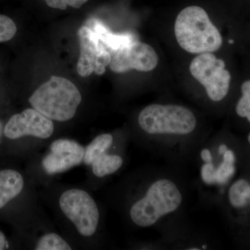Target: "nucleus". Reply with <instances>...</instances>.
I'll use <instances>...</instances> for the list:
<instances>
[{"mask_svg": "<svg viewBox=\"0 0 250 250\" xmlns=\"http://www.w3.org/2000/svg\"><path fill=\"white\" fill-rule=\"evenodd\" d=\"M47 202L62 229L75 245L94 247L103 228L100 205L90 192L77 187H62L52 190Z\"/></svg>", "mask_w": 250, "mask_h": 250, "instance_id": "f257e3e1", "label": "nucleus"}, {"mask_svg": "<svg viewBox=\"0 0 250 250\" xmlns=\"http://www.w3.org/2000/svg\"><path fill=\"white\" fill-rule=\"evenodd\" d=\"M179 45L193 54L213 53L223 45V37L203 8L190 6L180 11L174 22Z\"/></svg>", "mask_w": 250, "mask_h": 250, "instance_id": "f03ea898", "label": "nucleus"}, {"mask_svg": "<svg viewBox=\"0 0 250 250\" xmlns=\"http://www.w3.org/2000/svg\"><path fill=\"white\" fill-rule=\"evenodd\" d=\"M183 201L182 192L173 181H154L141 196L131 202L128 215L131 223L141 228H150L163 217L178 209Z\"/></svg>", "mask_w": 250, "mask_h": 250, "instance_id": "7ed1b4c3", "label": "nucleus"}, {"mask_svg": "<svg viewBox=\"0 0 250 250\" xmlns=\"http://www.w3.org/2000/svg\"><path fill=\"white\" fill-rule=\"evenodd\" d=\"M76 85L67 79L52 76L29 97L31 107L54 122L65 123L73 119L82 103Z\"/></svg>", "mask_w": 250, "mask_h": 250, "instance_id": "20e7f679", "label": "nucleus"}, {"mask_svg": "<svg viewBox=\"0 0 250 250\" xmlns=\"http://www.w3.org/2000/svg\"><path fill=\"white\" fill-rule=\"evenodd\" d=\"M138 123L147 134L185 136L195 129L197 119L192 111L185 106L153 104L141 110Z\"/></svg>", "mask_w": 250, "mask_h": 250, "instance_id": "39448f33", "label": "nucleus"}, {"mask_svg": "<svg viewBox=\"0 0 250 250\" xmlns=\"http://www.w3.org/2000/svg\"><path fill=\"white\" fill-rule=\"evenodd\" d=\"M84 149L78 141L70 139L52 140L44 154L37 157V174L49 178L83 164Z\"/></svg>", "mask_w": 250, "mask_h": 250, "instance_id": "423d86ee", "label": "nucleus"}, {"mask_svg": "<svg viewBox=\"0 0 250 250\" xmlns=\"http://www.w3.org/2000/svg\"><path fill=\"white\" fill-rule=\"evenodd\" d=\"M190 74L205 88L207 96L213 102H220L228 95L231 74L223 59L213 53L198 54L189 66Z\"/></svg>", "mask_w": 250, "mask_h": 250, "instance_id": "0eeeda50", "label": "nucleus"}, {"mask_svg": "<svg viewBox=\"0 0 250 250\" xmlns=\"http://www.w3.org/2000/svg\"><path fill=\"white\" fill-rule=\"evenodd\" d=\"M55 133L54 122L33 108L11 117L4 126V136L11 141L32 139L38 147L47 145Z\"/></svg>", "mask_w": 250, "mask_h": 250, "instance_id": "6e6552de", "label": "nucleus"}, {"mask_svg": "<svg viewBox=\"0 0 250 250\" xmlns=\"http://www.w3.org/2000/svg\"><path fill=\"white\" fill-rule=\"evenodd\" d=\"M159 57L152 46L138 41L123 45L111 54L110 69L116 73L131 70L147 72L157 66Z\"/></svg>", "mask_w": 250, "mask_h": 250, "instance_id": "1a4fd4ad", "label": "nucleus"}, {"mask_svg": "<svg viewBox=\"0 0 250 250\" xmlns=\"http://www.w3.org/2000/svg\"><path fill=\"white\" fill-rule=\"evenodd\" d=\"M80 56L77 62V72L81 77H89L95 71V63L104 45L89 27L82 26L79 29Z\"/></svg>", "mask_w": 250, "mask_h": 250, "instance_id": "9d476101", "label": "nucleus"}, {"mask_svg": "<svg viewBox=\"0 0 250 250\" xmlns=\"http://www.w3.org/2000/svg\"><path fill=\"white\" fill-rule=\"evenodd\" d=\"M27 187L23 174L14 169L0 170V210L21 196Z\"/></svg>", "mask_w": 250, "mask_h": 250, "instance_id": "9b49d317", "label": "nucleus"}, {"mask_svg": "<svg viewBox=\"0 0 250 250\" xmlns=\"http://www.w3.org/2000/svg\"><path fill=\"white\" fill-rule=\"evenodd\" d=\"M75 246L67 236L61 231H56L41 221L37 225V233L32 249L35 250H71Z\"/></svg>", "mask_w": 250, "mask_h": 250, "instance_id": "f8f14e48", "label": "nucleus"}, {"mask_svg": "<svg viewBox=\"0 0 250 250\" xmlns=\"http://www.w3.org/2000/svg\"><path fill=\"white\" fill-rule=\"evenodd\" d=\"M111 149L102 153L88 166L95 178H105L116 173L123 167L124 158L118 152H111Z\"/></svg>", "mask_w": 250, "mask_h": 250, "instance_id": "ddd939ff", "label": "nucleus"}, {"mask_svg": "<svg viewBox=\"0 0 250 250\" xmlns=\"http://www.w3.org/2000/svg\"><path fill=\"white\" fill-rule=\"evenodd\" d=\"M87 24V26L96 34L100 42L106 48L111 49L113 52L133 41L132 36L129 34H112L103 23L95 18L90 19Z\"/></svg>", "mask_w": 250, "mask_h": 250, "instance_id": "4468645a", "label": "nucleus"}, {"mask_svg": "<svg viewBox=\"0 0 250 250\" xmlns=\"http://www.w3.org/2000/svg\"><path fill=\"white\" fill-rule=\"evenodd\" d=\"M114 144V136L110 133L95 136L85 147L83 164L88 167L100 154L112 149Z\"/></svg>", "mask_w": 250, "mask_h": 250, "instance_id": "2eb2a0df", "label": "nucleus"}, {"mask_svg": "<svg viewBox=\"0 0 250 250\" xmlns=\"http://www.w3.org/2000/svg\"><path fill=\"white\" fill-rule=\"evenodd\" d=\"M229 201L233 208L242 209L250 206V183L246 179L237 180L230 187Z\"/></svg>", "mask_w": 250, "mask_h": 250, "instance_id": "dca6fc26", "label": "nucleus"}, {"mask_svg": "<svg viewBox=\"0 0 250 250\" xmlns=\"http://www.w3.org/2000/svg\"><path fill=\"white\" fill-rule=\"evenodd\" d=\"M223 156V161L215 170V182L220 185L228 183L236 171V156L233 151L228 149Z\"/></svg>", "mask_w": 250, "mask_h": 250, "instance_id": "f3484780", "label": "nucleus"}, {"mask_svg": "<svg viewBox=\"0 0 250 250\" xmlns=\"http://www.w3.org/2000/svg\"><path fill=\"white\" fill-rule=\"evenodd\" d=\"M241 91V98L236 105V113L241 118H247L250 123V80L242 84Z\"/></svg>", "mask_w": 250, "mask_h": 250, "instance_id": "a211bd4d", "label": "nucleus"}, {"mask_svg": "<svg viewBox=\"0 0 250 250\" xmlns=\"http://www.w3.org/2000/svg\"><path fill=\"white\" fill-rule=\"evenodd\" d=\"M17 32V27L13 20L0 15V42L11 40Z\"/></svg>", "mask_w": 250, "mask_h": 250, "instance_id": "6ab92c4d", "label": "nucleus"}, {"mask_svg": "<svg viewBox=\"0 0 250 250\" xmlns=\"http://www.w3.org/2000/svg\"><path fill=\"white\" fill-rule=\"evenodd\" d=\"M49 7L53 9L65 10L67 6L80 9L88 0H44Z\"/></svg>", "mask_w": 250, "mask_h": 250, "instance_id": "aec40b11", "label": "nucleus"}, {"mask_svg": "<svg viewBox=\"0 0 250 250\" xmlns=\"http://www.w3.org/2000/svg\"><path fill=\"white\" fill-rule=\"evenodd\" d=\"M215 167L213 163H205L201 168V177L205 183L208 185L215 184Z\"/></svg>", "mask_w": 250, "mask_h": 250, "instance_id": "412c9836", "label": "nucleus"}, {"mask_svg": "<svg viewBox=\"0 0 250 250\" xmlns=\"http://www.w3.org/2000/svg\"><path fill=\"white\" fill-rule=\"evenodd\" d=\"M200 156L202 160L205 161V163H213V159L212 153L208 149H202Z\"/></svg>", "mask_w": 250, "mask_h": 250, "instance_id": "4be33fe9", "label": "nucleus"}, {"mask_svg": "<svg viewBox=\"0 0 250 250\" xmlns=\"http://www.w3.org/2000/svg\"><path fill=\"white\" fill-rule=\"evenodd\" d=\"M9 248V242L6 240L4 233L0 231V250H7Z\"/></svg>", "mask_w": 250, "mask_h": 250, "instance_id": "5701e85b", "label": "nucleus"}, {"mask_svg": "<svg viewBox=\"0 0 250 250\" xmlns=\"http://www.w3.org/2000/svg\"><path fill=\"white\" fill-rule=\"evenodd\" d=\"M228 149V148L226 146H225V145H220L218 149V154H220V155H223L224 153L226 152Z\"/></svg>", "mask_w": 250, "mask_h": 250, "instance_id": "b1692460", "label": "nucleus"}, {"mask_svg": "<svg viewBox=\"0 0 250 250\" xmlns=\"http://www.w3.org/2000/svg\"><path fill=\"white\" fill-rule=\"evenodd\" d=\"M4 125L0 122V144L1 143L3 136H4Z\"/></svg>", "mask_w": 250, "mask_h": 250, "instance_id": "393cba45", "label": "nucleus"}, {"mask_svg": "<svg viewBox=\"0 0 250 250\" xmlns=\"http://www.w3.org/2000/svg\"><path fill=\"white\" fill-rule=\"evenodd\" d=\"M248 141H249V143L250 144V133L249 136H248Z\"/></svg>", "mask_w": 250, "mask_h": 250, "instance_id": "a878e982", "label": "nucleus"}]
</instances>
